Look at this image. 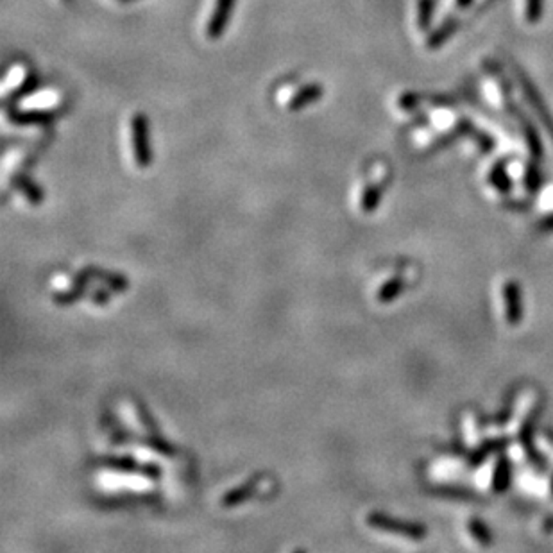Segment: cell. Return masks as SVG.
Here are the masks:
<instances>
[{
  "instance_id": "6da1fadb",
  "label": "cell",
  "mask_w": 553,
  "mask_h": 553,
  "mask_svg": "<svg viewBox=\"0 0 553 553\" xmlns=\"http://www.w3.org/2000/svg\"><path fill=\"white\" fill-rule=\"evenodd\" d=\"M235 8V0H212L208 6V13L203 23V34L208 40H219L231 18Z\"/></svg>"
},
{
  "instance_id": "7a4b0ae2",
  "label": "cell",
  "mask_w": 553,
  "mask_h": 553,
  "mask_svg": "<svg viewBox=\"0 0 553 553\" xmlns=\"http://www.w3.org/2000/svg\"><path fill=\"white\" fill-rule=\"evenodd\" d=\"M131 141H133V156L140 168L151 163V147H149V131L145 117L134 115L129 122Z\"/></svg>"
},
{
  "instance_id": "5b68a950",
  "label": "cell",
  "mask_w": 553,
  "mask_h": 553,
  "mask_svg": "<svg viewBox=\"0 0 553 553\" xmlns=\"http://www.w3.org/2000/svg\"><path fill=\"white\" fill-rule=\"evenodd\" d=\"M253 489H254V480H253V482L245 483V485H240V487H237V489L230 490V493L224 494L222 505L224 507L238 505L240 501H244L245 498H249V494L253 493Z\"/></svg>"
},
{
  "instance_id": "ba28073f",
  "label": "cell",
  "mask_w": 553,
  "mask_h": 553,
  "mask_svg": "<svg viewBox=\"0 0 553 553\" xmlns=\"http://www.w3.org/2000/svg\"><path fill=\"white\" fill-rule=\"evenodd\" d=\"M18 188L22 190L23 193H26V197L31 200V203H34V205H38V203H41V193H40V190H38L36 186H34L31 181H27V179L20 178V179H18Z\"/></svg>"
},
{
  "instance_id": "277c9868",
  "label": "cell",
  "mask_w": 553,
  "mask_h": 553,
  "mask_svg": "<svg viewBox=\"0 0 553 553\" xmlns=\"http://www.w3.org/2000/svg\"><path fill=\"white\" fill-rule=\"evenodd\" d=\"M369 525L375 528H382V530H389V532H401V534H409V535H416L417 530L414 527L407 523H399L396 520H390V517L382 516V514H371L369 516Z\"/></svg>"
},
{
  "instance_id": "30bf717a",
  "label": "cell",
  "mask_w": 553,
  "mask_h": 553,
  "mask_svg": "<svg viewBox=\"0 0 553 553\" xmlns=\"http://www.w3.org/2000/svg\"><path fill=\"white\" fill-rule=\"evenodd\" d=\"M93 301H95V303H102V305H104L106 301H108V297H106L104 292H99V290H97V292H93Z\"/></svg>"
},
{
  "instance_id": "52a82bcc",
  "label": "cell",
  "mask_w": 553,
  "mask_h": 553,
  "mask_svg": "<svg viewBox=\"0 0 553 553\" xmlns=\"http://www.w3.org/2000/svg\"><path fill=\"white\" fill-rule=\"evenodd\" d=\"M401 286H403V283H401L399 279H397V278L390 279V281L387 283V285L383 286L382 290H380V296H378V299L382 301V303H389V301H392L394 297H396L397 290H399Z\"/></svg>"
},
{
  "instance_id": "9c48e42d",
  "label": "cell",
  "mask_w": 553,
  "mask_h": 553,
  "mask_svg": "<svg viewBox=\"0 0 553 553\" xmlns=\"http://www.w3.org/2000/svg\"><path fill=\"white\" fill-rule=\"evenodd\" d=\"M58 102V97L56 93H48V97H36V99H31L27 100V106H33L34 109H41V108H50V106H54Z\"/></svg>"
},
{
  "instance_id": "3957f363",
  "label": "cell",
  "mask_w": 553,
  "mask_h": 553,
  "mask_svg": "<svg viewBox=\"0 0 553 553\" xmlns=\"http://www.w3.org/2000/svg\"><path fill=\"white\" fill-rule=\"evenodd\" d=\"M321 97V88L317 85L308 86H297V88H283L278 93V102L283 108L296 112V109L303 108V106L316 102Z\"/></svg>"
},
{
  "instance_id": "8992f818",
  "label": "cell",
  "mask_w": 553,
  "mask_h": 553,
  "mask_svg": "<svg viewBox=\"0 0 553 553\" xmlns=\"http://www.w3.org/2000/svg\"><path fill=\"white\" fill-rule=\"evenodd\" d=\"M27 79H29V72H27V68H23L22 65H16V67H13L11 74L6 77V82H4V93L8 92L9 88L13 86V90L15 92H18L20 86H23L27 82Z\"/></svg>"
}]
</instances>
